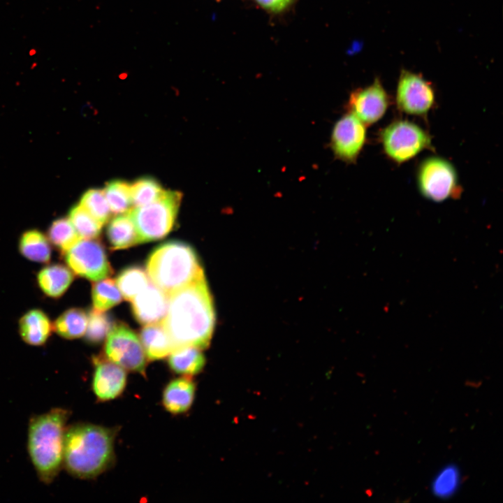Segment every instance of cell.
I'll return each mask as SVG.
<instances>
[{"label": "cell", "instance_id": "6da1fadb", "mask_svg": "<svg viewBox=\"0 0 503 503\" xmlns=\"http://www.w3.org/2000/svg\"><path fill=\"white\" fill-rule=\"evenodd\" d=\"M166 314L161 321L174 348L192 346L201 349L210 342L214 311L205 275L168 296Z\"/></svg>", "mask_w": 503, "mask_h": 503}, {"label": "cell", "instance_id": "7a4b0ae2", "mask_svg": "<svg viewBox=\"0 0 503 503\" xmlns=\"http://www.w3.org/2000/svg\"><path fill=\"white\" fill-rule=\"evenodd\" d=\"M116 430L91 423L66 428L63 467L71 476L94 479L110 468L115 460Z\"/></svg>", "mask_w": 503, "mask_h": 503}, {"label": "cell", "instance_id": "3957f363", "mask_svg": "<svg viewBox=\"0 0 503 503\" xmlns=\"http://www.w3.org/2000/svg\"><path fill=\"white\" fill-rule=\"evenodd\" d=\"M69 411L54 408L29 422L28 453L41 481L52 483L63 467L64 435Z\"/></svg>", "mask_w": 503, "mask_h": 503}, {"label": "cell", "instance_id": "277c9868", "mask_svg": "<svg viewBox=\"0 0 503 503\" xmlns=\"http://www.w3.org/2000/svg\"><path fill=\"white\" fill-rule=\"evenodd\" d=\"M146 270L152 283L167 296L204 275L193 248L181 242L156 248L147 261Z\"/></svg>", "mask_w": 503, "mask_h": 503}, {"label": "cell", "instance_id": "5b68a950", "mask_svg": "<svg viewBox=\"0 0 503 503\" xmlns=\"http://www.w3.org/2000/svg\"><path fill=\"white\" fill-rule=\"evenodd\" d=\"M182 196L178 191L164 190L153 202L128 212L140 243L161 239L171 231Z\"/></svg>", "mask_w": 503, "mask_h": 503}, {"label": "cell", "instance_id": "8992f818", "mask_svg": "<svg viewBox=\"0 0 503 503\" xmlns=\"http://www.w3.org/2000/svg\"><path fill=\"white\" fill-rule=\"evenodd\" d=\"M430 134L414 122L397 119L380 133V143L386 155L396 163L407 162L432 147Z\"/></svg>", "mask_w": 503, "mask_h": 503}, {"label": "cell", "instance_id": "52a82bcc", "mask_svg": "<svg viewBox=\"0 0 503 503\" xmlns=\"http://www.w3.org/2000/svg\"><path fill=\"white\" fill-rule=\"evenodd\" d=\"M416 182L421 195L434 202L458 198L462 192L454 166L439 156H430L421 161Z\"/></svg>", "mask_w": 503, "mask_h": 503}, {"label": "cell", "instance_id": "ba28073f", "mask_svg": "<svg viewBox=\"0 0 503 503\" xmlns=\"http://www.w3.org/2000/svg\"><path fill=\"white\" fill-rule=\"evenodd\" d=\"M435 100L432 84L422 74L405 68L400 70L395 91V102L400 111L423 117L435 105Z\"/></svg>", "mask_w": 503, "mask_h": 503}, {"label": "cell", "instance_id": "9c48e42d", "mask_svg": "<svg viewBox=\"0 0 503 503\" xmlns=\"http://www.w3.org/2000/svg\"><path fill=\"white\" fill-rule=\"evenodd\" d=\"M107 358L124 370L145 374L146 359L144 349L136 333L124 324L115 326L105 344Z\"/></svg>", "mask_w": 503, "mask_h": 503}, {"label": "cell", "instance_id": "30bf717a", "mask_svg": "<svg viewBox=\"0 0 503 503\" xmlns=\"http://www.w3.org/2000/svg\"><path fill=\"white\" fill-rule=\"evenodd\" d=\"M64 254L68 268L87 279L99 281L112 272L103 245L94 239H80Z\"/></svg>", "mask_w": 503, "mask_h": 503}, {"label": "cell", "instance_id": "8fae6325", "mask_svg": "<svg viewBox=\"0 0 503 503\" xmlns=\"http://www.w3.org/2000/svg\"><path fill=\"white\" fill-rule=\"evenodd\" d=\"M366 126L351 112L342 116L330 135V145L335 156L344 162H356L366 141Z\"/></svg>", "mask_w": 503, "mask_h": 503}, {"label": "cell", "instance_id": "7c38bea8", "mask_svg": "<svg viewBox=\"0 0 503 503\" xmlns=\"http://www.w3.org/2000/svg\"><path fill=\"white\" fill-rule=\"evenodd\" d=\"M391 103L390 96L381 80L375 78L364 87L353 91L348 99L349 112L354 115L365 125L369 126L381 119Z\"/></svg>", "mask_w": 503, "mask_h": 503}, {"label": "cell", "instance_id": "4fadbf2b", "mask_svg": "<svg viewBox=\"0 0 503 503\" xmlns=\"http://www.w3.org/2000/svg\"><path fill=\"white\" fill-rule=\"evenodd\" d=\"M94 367L92 390L100 401H108L119 397L126 385V370L108 358H93Z\"/></svg>", "mask_w": 503, "mask_h": 503}, {"label": "cell", "instance_id": "5bb4252c", "mask_svg": "<svg viewBox=\"0 0 503 503\" xmlns=\"http://www.w3.org/2000/svg\"><path fill=\"white\" fill-rule=\"evenodd\" d=\"M131 302L135 318L147 325L161 322L166 314L168 298L162 290L149 283Z\"/></svg>", "mask_w": 503, "mask_h": 503}, {"label": "cell", "instance_id": "9a60e30c", "mask_svg": "<svg viewBox=\"0 0 503 503\" xmlns=\"http://www.w3.org/2000/svg\"><path fill=\"white\" fill-rule=\"evenodd\" d=\"M196 393V384L185 376L170 381L165 387L162 395L164 408L170 414L187 412L191 407Z\"/></svg>", "mask_w": 503, "mask_h": 503}, {"label": "cell", "instance_id": "2e32d148", "mask_svg": "<svg viewBox=\"0 0 503 503\" xmlns=\"http://www.w3.org/2000/svg\"><path fill=\"white\" fill-rule=\"evenodd\" d=\"M52 326L47 314L41 309H33L25 313L19 321L20 335L31 346L43 345L48 340Z\"/></svg>", "mask_w": 503, "mask_h": 503}, {"label": "cell", "instance_id": "e0dca14e", "mask_svg": "<svg viewBox=\"0 0 503 503\" xmlns=\"http://www.w3.org/2000/svg\"><path fill=\"white\" fill-rule=\"evenodd\" d=\"M73 274L68 267L60 263L48 265L38 273L37 282L41 290L53 298L61 297L73 280Z\"/></svg>", "mask_w": 503, "mask_h": 503}, {"label": "cell", "instance_id": "ac0fdd59", "mask_svg": "<svg viewBox=\"0 0 503 503\" xmlns=\"http://www.w3.org/2000/svg\"><path fill=\"white\" fill-rule=\"evenodd\" d=\"M140 337L145 355L149 360L164 358L175 349L161 322L145 325L141 330Z\"/></svg>", "mask_w": 503, "mask_h": 503}, {"label": "cell", "instance_id": "d6986e66", "mask_svg": "<svg viewBox=\"0 0 503 503\" xmlns=\"http://www.w3.org/2000/svg\"><path fill=\"white\" fill-rule=\"evenodd\" d=\"M205 364L201 349L183 346L174 349L168 355V365L175 373L191 376L200 373Z\"/></svg>", "mask_w": 503, "mask_h": 503}, {"label": "cell", "instance_id": "ffe728a7", "mask_svg": "<svg viewBox=\"0 0 503 503\" xmlns=\"http://www.w3.org/2000/svg\"><path fill=\"white\" fill-rule=\"evenodd\" d=\"M107 237L112 249H125L140 243L128 212L119 214L110 221L107 228Z\"/></svg>", "mask_w": 503, "mask_h": 503}, {"label": "cell", "instance_id": "44dd1931", "mask_svg": "<svg viewBox=\"0 0 503 503\" xmlns=\"http://www.w3.org/2000/svg\"><path fill=\"white\" fill-rule=\"evenodd\" d=\"M19 250L27 259L37 263H48L51 258L48 238L38 230L24 232L19 241Z\"/></svg>", "mask_w": 503, "mask_h": 503}, {"label": "cell", "instance_id": "7402d4cb", "mask_svg": "<svg viewBox=\"0 0 503 503\" xmlns=\"http://www.w3.org/2000/svg\"><path fill=\"white\" fill-rule=\"evenodd\" d=\"M88 317L80 308H71L63 312L54 321L52 328L61 337L72 340L85 335Z\"/></svg>", "mask_w": 503, "mask_h": 503}, {"label": "cell", "instance_id": "603a6c76", "mask_svg": "<svg viewBox=\"0 0 503 503\" xmlns=\"http://www.w3.org/2000/svg\"><path fill=\"white\" fill-rule=\"evenodd\" d=\"M48 238L62 253L81 239L68 218L54 220L48 228Z\"/></svg>", "mask_w": 503, "mask_h": 503}, {"label": "cell", "instance_id": "cb8c5ba5", "mask_svg": "<svg viewBox=\"0 0 503 503\" xmlns=\"http://www.w3.org/2000/svg\"><path fill=\"white\" fill-rule=\"evenodd\" d=\"M103 190L110 209L114 214H123L131 210V190L128 182L121 180H112L107 183Z\"/></svg>", "mask_w": 503, "mask_h": 503}, {"label": "cell", "instance_id": "d4e9b609", "mask_svg": "<svg viewBox=\"0 0 503 503\" xmlns=\"http://www.w3.org/2000/svg\"><path fill=\"white\" fill-rule=\"evenodd\" d=\"M116 282L122 295L129 301L150 283L145 272L138 267H130L122 270L117 276Z\"/></svg>", "mask_w": 503, "mask_h": 503}, {"label": "cell", "instance_id": "484cf974", "mask_svg": "<svg viewBox=\"0 0 503 503\" xmlns=\"http://www.w3.org/2000/svg\"><path fill=\"white\" fill-rule=\"evenodd\" d=\"M94 309L104 312L122 300V293L115 281L103 279L96 282L92 291Z\"/></svg>", "mask_w": 503, "mask_h": 503}, {"label": "cell", "instance_id": "4316f807", "mask_svg": "<svg viewBox=\"0 0 503 503\" xmlns=\"http://www.w3.org/2000/svg\"><path fill=\"white\" fill-rule=\"evenodd\" d=\"M132 207L147 205L157 199L163 192L160 183L150 177L138 179L130 184Z\"/></svg>", "mask_w": 503, "mask_h": 503}, {"label": "cell", "instance_id": "83f0119b", "mask_svg": "<svg viewBox=\"0 0 503 503\" xmlns=\"http://www.w3.org/2000/svg\"><path fill=\"white\" fill-rule=\"evenodd\" d=\"M460 483V473L454 465L442 468L435 476L431 484V490L437 497L448 498L454 495Z\"/></svg>", "mask_w": 503, "mask_h": 503}, {"label": "cell", "instance_id": "f1b7e54d", "mask_svg": "<svg viewBox=\"0 0 503 503\" xmlns=\"http://www.w3.org/2000/svg\"><path fill=\"white\" fill-rule=\"evenodd\" d=\"M80 205L101 225L110 219L111 210L102 189L86 191L80 198Z\"/></svg>", "mask_w": 503, "mask_h": 503}, {"label": "cell", "instance_id": "f546056e", "mask_svg": "<svg viewBox=\"0 0 503 503\" xmlns=\"http://www.w3.org/2000/svg\"><path fill=\"white\" fill-rule=\"evenodd\" d=\"M68 219L80 238L94 239L100 235L103 225L80 204L71 209Z\"/></svg>", "mask_w": 503, "mask_h": 503}, {"label": "cell", "instance_id": "4dcf8cb0", "mask_svg": "<svg viewBox=\"0 0 503 503\" xmlns=\"http://www.w3.org/2000/svg\"><path fill=\"white\" fill-rule=\"evenodd\" d=\"M87 317L86 340L92 344L100 343L113 328L112 319L107 314L94 309L90 311Z\"/></svg>", "mask_w": 503, "mask_h": 503}, {"label": "cell", "instance_id": "1f68e13d", "mask_svg": "<svg viewBox=\"0 0 503 503\" xmlns=\"http://www.w3.org/2000/svg\"><path fill=\"white\" fill-rule=\"evenodd\" d=\"M254 1L268 12L279 13L289 8L293 0H254Z\"/></svg>", "mask_w": 503, "mask_h": 503}]
</instances>
